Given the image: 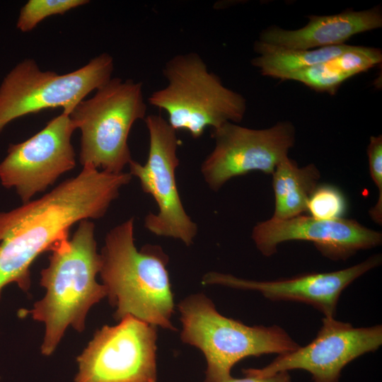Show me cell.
I'll return each mask as SVG.
<instances>
[{
    "mask_svg": "<svg viewBox=\"0 0 382 382\" xmlns=\"http://www.w3.org/2000/svg\"><path fill=\"white\" fill-rule=\"evenodd\" d=\"M130 173H110L84 166L42 197L0 212V246L22 267L30 270L42 253L68 238L76 223L105 216Z\"/></svg>",
    "mask_w": 382,
    "mask_h": 382,
    "instance_id": "cell-1",
    "label": "cell"
},
{
    "mask_svg": "<svg viewBox=\"0 0 382 382\" xmlns=\"http://www.w3.org/2000/svg\"><path fill=\"white\" fill-rule=\"evenodd\" d=\"M50 252L48 266L40 272L45 294L28 311L45 324L41 352L45 356L54 352L69 326L82 332L90 308L107 296L105 286L96 280L101 259L92 221H80L72 238Z\"/></svg>",
    "mask_w": 382,
    "mask_h": 382,
    "instance_id": "cell-2",
    "label": "cell"
},
{
    "mask_svg": "<svg viewBox=\"0 0 382 382\" xmlns=\"http://www.w3.org/2000/svg\"><path fill=\"white\" fill-rule=\"evenodd\" d=\"M134 227V219L130 218L110 229L100 253L99 274L115 308L114 317L120 320L130 315L157 328L175 330L168 257L158 245L139 250Z\"/></svg>",
    "mask_w": 382,
    "mask_h": 382,
    "instance_id": "cell-3",
    "label": "cell"
},
{
    "mask_svg": "<svg viewBox=\"0 0 382 382\" xmlns=\"http://www.w3.org/2000/svg\"><path fill=\"white\" fill-rule=\"evenodd\" d=\"M178 307L182 341L199 349L206 359L204 382H226L233 366L244 358L281 355L300 347L279 326H249L221 315L202 294L187 296Z\"/></svg>",
    "mask_w": 382,
    "mask_h": 382,
    "instance_id": "cell-4",
    "label": "cell"
},
{
    "mask_svg": "<svg viewBox=\"0 0 382 382\" xmlns=\"http://www.w3.org/2000/svg\"><path fill=\"white\" fill-rule=\"evenodd\" d=\"M163 74L167 85L153 92L148 101L167 113V121L175 131L185 130L197 139L208 127L213 129L243 119L245 98L226 87L197 53L174 56Z\"/></svg>",
    "mask_w": 382,
    "mask_h": 382,
    "instance_id": "cell-5",
    "label": "cell"
},
{
    "mask_svg": "<svg viewBox=\"0 0 382 382\" xmlns=\"http://www.w3.org/2000/svg\"><path fill=\"white\" fill-rule=\"evenodd\" d=\"M147 105L141 82L112 78L69 115L81 132L79 161L120 173L132 160L128 137L132 125L144 120Z\"/></svg>",
    "mask_w": 382,
    "mask_h": 382,
    "instance_id": "cell-6",
    "label": "cell"
},
{
    "mask_svg": "<svg viewBox=\"0 0 382 382\" xmlns=\"http://www.w3.org/2000/svg\"><path fill=\"white\" fill-rule=\"evenodd\" d=\"M112 57L103 53L74 71H42L33 59L17 64L0 84V133L14 120L61 107L69 115L86 96L112 79Z\"/></svg>",
    "mask_w": 382,
    "mask_h": 382,
    "instance_id": "cell-7",
    "label": "cell"
},
{
    "mask_svg": "<svg viewBox=\"0 0 382 382\" xmlns=\"http://www.w3.org/2000/svg\"><path fill=\"white\" fill-rule=\"evenodd\" d=\"M157 327L128 315L96 331L74 382H157Z\"/></svg>",
    "mask_w": 382,
    "mask_h": 382,
    "instance_id": "cell-8",
    "label": "cell"
},
{
    "mask_svg": "<svg viewBox=\"0 0 382 382\" xmlns=\"http://www.w3.org/2000/svg\"><path fill=\"white\" fill-rule=\"evenodd\" d=\"M149 135L148 158L142 165L133 159L129 173L137 178L143 191L154 199L158 211L144 219L145 228L158 236L173 238L190 245L197 233V225L186 213L176 184L179 165L176 131L158 115L146 116Z\"/></svg>",
    "mask_w": 382,
    "mask_h": 382,
    "instance_id": "cell-9",
    "label": "cell"
},
{
    "mask_svg": "<svg viewBox=\"0 0 382 382\" xmlns=\"http://www.w3.org/2000/svg\"><path fill=\"white\" fill-rule=\"evenodd\" d=\"M215 146L201 166L208 187L218 191L230 179L251 171L272 174L295 144L296 129L289 121L255 129L226 122L213 129Z\"/></svg>",
    "mask_w": 382,
    "mask_h": 382,
    "instance_id": "cell-10",
    "label": "cell"
},
{
    "mask_svg": "<svg viewBox=\"0 0 382 382\" xmlns=\"http://www.w3.org/2000/svg\"><path fill=\"white\" fill-rule=\"evenodd\" d=\"M69 116L62 113L27 140L9 145L0 163V181L14 188L23 203L45 191L76 165L71 136L76 129Z\"/></svg>",
    "mask_w": 382,
    "mask_h": 382,
    "instance_id": "cell-11",
    "label": "cell"
},
{
    "mask_svg": "<svg viewBox=\"0 0 382 382\" xmlns=\"http://www.w3.org/2000/svg\"><path fill=\"white\" fill-rule=\"evenodd\" d=\"M382 344V326L355 328L335 318L324 317L316 337L307 345L279 355L261 369H245V374L267 377L295 369L308 372L313 382H338L341 371L360 356L376 351Z\"/></svg>",
    "mask_w": 382,
    "mask_h": 382,
    "instance_id": "cell-12",
    "label": "cell"
},
{
    "mask_svg": "<svg viewBox=\"0 0 382 382\" xmlns=\"http://www.w3.org/2000/svg\"><path fill=\"white\" fill-rule=\"evenodd\" d=\"M251 236L257 250L267 257L274 255L282 243L305 241L312 242L323 255L332 260H345L382 243L381 232L354 219H319L305 215L259 222Z\"/></svg>",
    "mask_w": 382,
    "mask_h": 382,
    "instance_id": "cell-13",
    "label": "cell"
},
{
    "mask_svg": "<svg viewBox=\"0 0 382 382\" xmlns=\"http://www.w3.org/2000/svg\"><path fill=\"white\" fill-rule=\"evenodd\" d=\"M381 255H374L352 267L330 272L308 273L274 281H255L228 274L210 272L202 283L231 288L253 290L272 301H291L312 306L324 317L335 318L342 291L355 279L378 267Z\"/></svg>",
    "mask_w": 382,
    "mask_h": 382,
    "instance_id": "cell-14",
    "label": "cell"
},
{
    "mask_svg": "<svg viewBox=\"0 0 382 382\" xmlns=\"http://www.w3.org/2000/svg\"><path fill=\"white\" fill-rule=\"evenodd\" d=\"M308 23L296 30L271 25L261 31L260 41L291 49L313 50L345 44L354 35L382 26V11L376 6L363 11L347 9L340 13L309 15Z\"/></svg>",
    "mask_w": 382,
    "mask_h": 382,
    "instance_id": "cell-15",
    "label": "cell"
},
{
    "mask_svg": "<svg viewBox=\"0 0 382 382\" xmlns=\"http://www.w3.org/2000/svg\"><path fill=\"white\" fill-rule=\"evenodd\" d=\"M272 175L275 202L272 218L286 219L307 212L309 197L320 178L318 168L313 163L299 167L288 156L276 166Z\"/></svg>",
    "mask_w": 382,
    "mask_h": 382,
    "instance_id": "cell-16",
    "label": "cell"
},
{
    "mask_svg": "<svg viewBox=\"0 0 382 382\" xmlns=\"http://www.w3.org/2000/svg\"><path fill=\"white\" fill-rule=\"evenodd\" d=\"M351 45H340L313 50L286 48L260 40L254 43L258 56L251 60L262 76L282 79L291 72L328 62L342 54Z\"/></svg>",
    "mask_w": 382,
    "mask_h": 382,
    "instance_id": "cell-17",
    "label": "cell"
},
{
    "mask_svg": "<svg viewBox=\"0 0 382 382\" xmlns=\"http://www.w3.org/2000/svg\"><path fill=\"white\" fill-rule=\"evenodd\" d=\"M349 78L329 60L289 73L281 80L299 81L316 91L335 95L342 83Z\"/></svg>",
    "mask_w": 382,
    "mask_h": 382,
    "instance_id": "cell-18",
    "label": "cell"
},
{
    "mask_svg": "<svg viewBox=\"0 0 382 382\" xmlns=\"http://www.w3.org/2000/svg\"><path fill=\"white\" fill-rule=\"evenodd\" d=\"M89 2L87 0H29L21 8L16 28L27 33L47 17L62 15Z\"/></svg>",
    "mask_w": 382,
    "mask_h": 382,
    "instance_id": "cell-19",
    "label": "cell"
},
{
    "mask_svg": "<svg viewBox=\"0 0 382 382\" xmlns=\"http://www.w3.org/2000/svg\"><path fill=\"white\" fill-rule=\"evenodd\" d=\"M347 207L345 197L337 187L322 184L309 197L307 212L316 219L332 220L343 218Z\"/></svg>",
    "mask_w": 382,
    "mask_h": 382,
    "instance_id": "cell-20",
    "label": "cell"
},
{
    "mask_svg": "<svg viewBox=\"0 0 382 382\" xmlns=\"http://www.w3.org/2000/svg\"><path fill=\"white\" fill-rule=\"evenodd\" d=\"M382 61L381 50L376 47L351 45L330 62L350 77L374 67Z\"/></svg>",
    "mask_w": 382,
    "mask_h": 382,
    "instance_id": "cell-21",
    "label": "cell"
},
{
    "mask_svg": "<svg viewBox=\"0 0 382 382\" xmlns=\"http://www.w3.org/2000/svg\"><path fill=\"white\" fill-rule=\"evenodd\" d=\"M367 156L369 172L372 180L378 189V199L376 204L369 209L371 219L382 224V136L371 137L367 146Z\"/></svg>",
    "mask_w": 382,
    "mask_h": 382,
    "instance_id": "cell-22",
    "label": "cell"
},
{
    "mask_svg": "<svg viewBox=\"0 0 382 382\" xmlns=\"http://www.w3.org/2000/svg\"><path fill=\"white\" fill-rule=\"evenodd\" d=\"M226 382H291V379L289 372L282 371L267 377L245 374L244 378L232 377Z\"/></svg>",
    "mask_w": 382,
    "mask_h": 382,
    "instance_id": "cell-23",
    "label": "cell"
}]
</instances>
